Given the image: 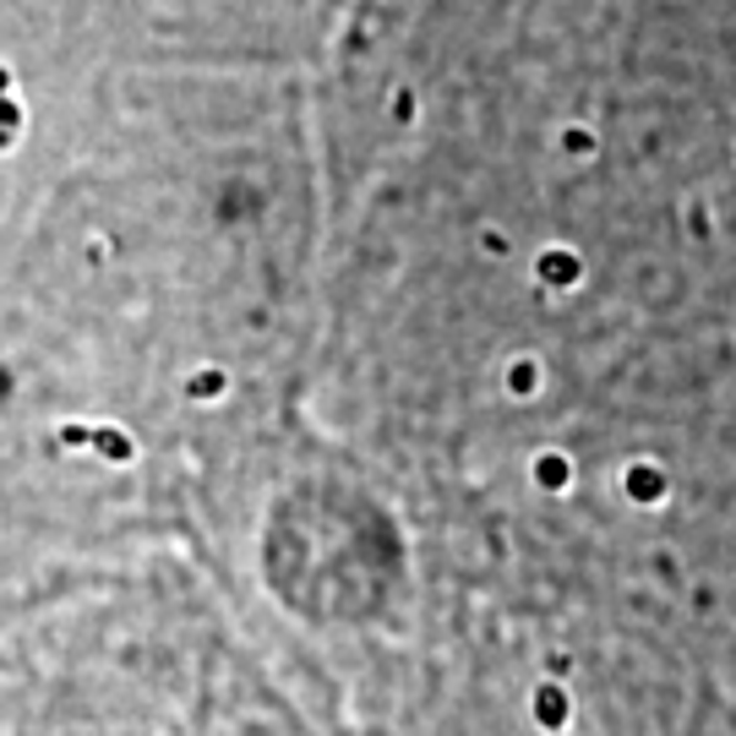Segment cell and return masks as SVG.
<instances>
[{"instance_id": "obj_1", "label": "cell", "mask_w": 736, "mask_h": 736, "mask_svg": "<svg viewBox=\"0 0 736 736\" xmlns=\"http://www.w3.org/2000/svg\"><path fill=\"white\" fill-rule=\"evenodd\" d=\"M535 720L545 732H562L568 726V687H556V682H545L535 693Z\"/></svg>"}, {"instance_id": "obj_2", "label": "cell", "mask_w": 736, "mask_h": 736, "mask_svg": "<svg viewBox=\"0 0 736 736\" xmlns=\"http://www.w3.org/2000/svg\"><path fill=\"white\" fill-rule=\"evenodd\" d=\"M535 474H540V485H568V464L562 459H540Z\"/></svg>"}, {"instance_id": "obj_3", "label": "cell", "mask_w": 736, "mask_h": 736, "mask_svg": "<svg viewBox=\"0 0 736 736\" xmlns=\"http://www.w3.org/2000/svg\"><path fill=\"white\" fill-rule=\"evenodd\" d=\"M627 491H638V497H661V474H627Z\"/></svg>"}, {"instance_id": "obj_4", "label": "cell", "mask_w": 736, "mask_h": 736, "mask_svg": "<svg viewBox=\"0 0 736 736\" xmlns=\"http://www.w3.org/2000/svg\"><path fill=\"white\" fill-rule=\"evenodd\" d=\"M99 448H104V453H115V459H126V453H132V442H126V437H115V431H99Z\"/></svg>"}, {"instance_id": "obj_5", "label": "cell", "mask_w": 736, "mask_h": 736, "mask_svg": "<svg viewBox=\"0 0 736 736\" xmlns=\"http://www.w3.org/2000/svg\"><path fill=\"white\" fill-rule=\"evenodd\" d=\"M192 393H218V377H213V371H207V377H197V382H192Z\"/></svg>"}]
</instances>
